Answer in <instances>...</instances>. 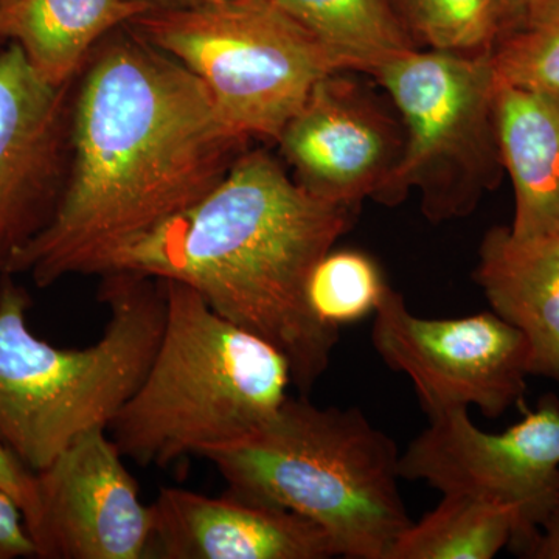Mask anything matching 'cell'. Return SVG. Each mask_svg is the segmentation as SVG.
<instances>
[{
	"label": "cell",
	"instance_id": "obj_1",
	"mask_svg": "<svg viewBox=\"0 0 559 559\" xmlns=\"http://www.w3.org/2000/svg\"><path fill=\"white\" fill-rule=\"evenodd\" d=\"M248 142L197 75L124 25L106 36L73 100L57 209L7 274L38 288L98 274L117 249L216 189Z\"/></svg>",
	"mask_w": 559,
	"mask_h": 559
},
{
	"label": "cell",
	"instance_id": "obj_2",
	"mask_svg": "<svg viewBox=\"0 0 559 559\" xmlns=\"http://www.w3.org/2000/svg\"><path fill=\"white\" fill-rule=\"evenodd\" d=\"M353 215L355 207L308 193L266 151L246 150L207 197L117 249L98 275L190 286L221 318L278 348L307 395L340 342V331L312 314L308 278Z\"/></svg>",
	"mask_w": 559,
	"mask_h": 559
},
{
	"label": "cell",
	"instance_id": "obj_3",
	"mask_svg": "<svg viewBox=\"0 0 559 559\" xmlns=\"http://www.w3.org/2000/svg\"><path fill=\"white\" fill-rule=\"evenodd\" d=\"M109 319L86 348H58L32 333V299L13 275L0 278V443L33 473L79 437L108 429L145 378L165 323L162 280L103 274Z\"/></svg>",
	"mask_w": 559,
	"mask_h": 559
},
{
	"label": "cell",
	"instance_id": "obj_4",
	"mask_svg": "<svg viewBox=\"0 0 559 559\" xmlns=\"http://www.w3.org/2000/svg\"><path fill=\"white\" fill-rule=\"evenodd\" d=\"M400 451L358 407L288 396L245 439L209 460L237 498L278 507L322 528L340 557L388 559L412 524L400 492Z\"/></svg>",
	"mask_w": 559,
	"mask_h": 559
},
{
	"label": "cell",
	"instance_id": "obj_5",
	"mask_svg": "<svg viewBox=\"0 0 559 559\" xmlns=\"http://www.w3.org/2000/svg\"><path fill=\"white\" fill-rule=\"evenodd\" d=\"M165 323L138 390L109 433L124 459L167 468L189 455L245 439L288 399L289 360L221 318L201 294L162 280Z\"/></svg>",
	"mask_w": 559,
	"mask_h": 559
},
{
	"label": "cell",
	"instance_id": "obj_6",
	"mask_svg": "<svg viewBox=\"0 0 559 559\" xmlns=\"http://www.w3.org/2000/svg\"><path fill=\"white\" fill-rule=\"evenodd\" d=\"M127 25L197 75L219 119L242 139L277 143L312 87L345 72L277 0L145 11Z\"/></svg>",
	"mask_w": 559,
	"mask_h": 559
},
{
	"label": "cell",
	"instance_id": "obj_7",
	"mask_svg": "<svg viewBox=\"0 0 559 559\" xmlns=\"http://www.w3.org/2000/svg\"><path fill=\"white\" fill-rule=\"evenodd\" d=\"M371 75L399 110L403 157L374 201L396 205L411 190L432 223L463 218L502 178L491 51L411 50Z\"/></svg>",
	"mask_w": 559,
	"mask_h": 559
},
{
	"label": "cell",
	"instance_id": "obj_8",
	"mask_svg": "<svg viewBox=\"0 0 559 559\" xmlns=\"http://www.w3.org/2000/svg\"><path fill=\"white\" fill-rule=\"evenodd\" d=\"M399 473L441 495L473 496L516 510L520 533L511 550L525 557L559 509V400L544 395L535 411L499 433L477 428L468 409L432 415L428 429L400 455Z\"/></svg>",
	"mask_w": 559,
	"mask_h": 559
},
{
	"label": "cell",
	"instance_id": "obj_9",
	"mask_svg": "<svg viewBox=\"0 0 559 559\" xmlns=\"http://www.w3.org/2000/svg\"><path fill=\"white\" fill-rule=\"evenodd\" d=\"M371 345L390 370L407 374L428 417L477 409L489 419L524 403L528 342L492 311L428 319L390 286L373 314Z\"/></svg>",
	"mask_w": 559,
	"mask_h": 559
},
{
	"label": "cell",
	"instance_id": "obj_10",
	"mask_svg": "<svg viewBox=\"0 0 559 559\" xmlns=\"http://www.w3.org/2000/svg\"><path fill=\"white\" fill-rule=\"evenodd\" d=\"M31 525L40 559H148L153 506L108 429L84 433L36 473Z\"/></svg>",
	"mask_w": 559,
	"mask_h": 559
},
{
	"label": "cell",
	"instance_id": "obj_11",
	"mask_svg": "<svg viewBox=\"0 0 559 559\" xmlns=\"http://www.w3.org/2000/svg\"><path fill=\"white\" fill-rule=\"evenodd\" d=\"M72 84L40 79L16 44L0 50V278L60 201L70 160Z\"/></svg>",
	"mask_w": 559,
	"mask_h": 559
},
{
	"label": "cell",
	"instance_id": "obj_12",
	"mask_svg": "<svg viewBox=\"0 0 559 559\" xmlns=\"http://www.w3.org/2000/svg\"><path fill=\"white\" fill-rule=\"evenodd\" d=\"M334 72L277 140L294 179L331 204L356 207L378 197L403 157L406 132L370 92Z\"/></svg>",
	"mask_w": 559,
	"mask_h": 559
},
{
	"label": "cell",
	"instance_id": "obj_13",
	"mask_svg": "<svg viewBox=\"0 0 559 559\" xmlns=\"http://www.w3.org/2000/svg\"><path fill=\"white\" fill-rule=\"evenodd\" d=\"M148 559H329L330 536L293 511L224 492L165 487L153 503Z\"/></svg>",
	"mask_w": 559,
	"mask_h": 559
},
{
	"label": "cell",
	"instance_id": "obj_14",
	"mask_svg": "<svg viewBox=\"0 0 559 559\" xmlns=\"http://www.w3.org/2000/svg\"><path fill=\"white\" fill-rule=\"evenodd\" d=\"M473 278L491 311L528 342L532 377L559 385V235L521 238L492 227Z\"/></svg>",
	"mask_w": 559,
	"mask_h": 559
},
{
	"label": "cell",
	"instance_id": "obj_15",
	"mask_svg": "<svg viewBox=\"0 0 559 559\" xmlns=\"http://www.w3.org/2000/svg\"><path fill=\"white\" fill-rule=\"evenodd\" d=\"M496 127L514 190L516 237L559 235V91L498 83Z\"/></svg>",
	"mask_w": 559,
	"mask_h": 559
},
{
	"label": "cell",
	"instance_id": "obj_16",
	"mask_svg": "<svg viewBox=\"0 0 559 559\" xmlns=\"http://www.w3.org/2000/svg\"><path fill=\"white\" fill-rule=\"evenodd\" d=\"M142 13L131 0H0V38L16 44L40 79L64 86L100 40Z\"/></svg>",
	"mask_w": 559,
	"mask_h": 559
},
{
	"label": "cell",
	"instance_id": "obj_17",
	"mask_svg": "<svg viewBox=\"0 0 559 559\" xmlns=\"http://www.w3.org/2000/svg\"><path fill=\"white\" fill-rule=\"evenodd\" d=\"M341 62L345 72L371 73L418 49L392 0H277Z\"/></svg>",
	"mask_w": 559,
	"mask_h": 559
},
{
	"label": "cell",
	"instance_id": "obj_18",
	"mask_svg": "<svg viewBox=\"0 0 559 559\" xmlns=\"http://www.w3.org/2000/svg\"><path fill=\"white\" fill-rule=\"evenodd\" d=\"M520 514L511 507L466 495H443L439 506L412 522L388 559H491L511 547Z\"/></svg>",
	"mask_w": 559,
	"mask_h": 559
},
{
	"label": "cell",
	"instance_id": "obj_19",
	"mask_svg": "<svg viewBox=\"0 0 559 559\" xmlns=\"http://www.w3.org/2000/svg\"><path fill=\"white\" fill-rule=\"evenodd\" d=\"M499 84L559 91V0H527L491 49Z\"/></svg>",
	"mask_w": 559,
	"mask_h": 559
},
{
	"label": "cell",
	"instance_id": "obj_20",
	"mask_svg": "<svg viewBox=\"0 0 559 559\" xmlns=\"http://www.w3.org/2000/svg\"><path fill=\"white\" fill-rule=\"evenodd\" d=\"M390 285L378 261L356 249H331L312 270L307 300L322 325L340 331L373 316Z\"/></svg>",
	"mask_w": 559,
	"mask_h": 559
},
{
	"label": "cell",
	"instance_id": "obj_21",
	"mask_svg": "<svg viewBox=\"0 0 559 559\" xmlns=\"http://www.w3.org/2000/svg\"><path fill=\"white\" fill-rule=\"evenodd\" d=\"M415 46L455 53L491 51L506 25L502 0H392Z\"/></svg>",
	"mask_w": 559,
	"mask_h": 559
},
{
	"label": "cell",
	"instance_id": "obj_22",
	"mask_svg": "<svg viewBox=\"0 0 559 559\" xmlns=\"http://www.w3.org/2000/svg\"><path fill=\"white\" fill-rule=\"evenodd\" d=\"M0 489L16 500L24 513L27 527L38 513V480L36 473L28 469L16 455L0 443ZM31 532V530H28Z\"/></svg>",
	"mask_w": 559,
	"mask_h": 559
},
{
	"label": "cell",
	"instance_id": "obj_23",
	"mask_svg": "<svg viewBox=\"0 0 559 559\" xmlns=\"http://www.w3.org/2000/svg\"><path fill=\"white\" fill-rule=\"evenodd\" d=\"M35 540L24 513L9 492L0 489V559L36 558Z\"/></svg>",
	"mask_w": 559,
	"mask_h": 559
},
{
	"label": "cell",
	"instance_id": "obj_24",
	"mask_svg": "<svg viewBox=\"0 0 559 559\" xmlns=\"http://www.w3.org/2000/svg\"><path fill=\"white\" fill-rule=\"evenodd\" d=\"M524 558L559 559V510L540 530Z\"/></svg>",
	"mask_w": 559,
	"mask_h": 559
},
{
	"label": "cell",
	"instance_id": "obj_25",
	"mask_svg": "<svg viewBox=\"0 0 559 559\" xmlns=\"http://www.w3.org/2000/svg\"><path fill=\"white\" fill-rule=\"evenodd\" d=\"M131 2L143 7L145 11H175L194 9L213 0H131Z\"/></svg>",
	"mask_w": 559,
	"mask_h": 559
},
{
	"label": "cell",
	"instance_id": "obj_26",
	"mask_svg": "<svg viewBox=\"0 0 559 559\" xmlns=\"http://www.w3.org/2000/svg\"><path fill=\"white\" fill-rule=\"evenodd\" d=\"M503 9H506V24L510 20H513L518 13L522 10V7L527 3V0H502Z\"/></svg>",
	"mask_w": 559,
	"mask_h": 559
},
{
	"label": "cell",
	"instance_id": "obj_27",
	"mask_svg": "<svg viewBox=\"0 0 559 559\" xmlns=\"http://www.w3.org/2000/svg\"><path fill=\"white\" fill-rule=\"evenodd\" d=\"M0 44H3V40H2V38H0Z\"/></svg>",
	"mask_w": 559,
	"mask_h": 559
},
{
	"label": "cell",
	"instance_id": "obj_28",
	"mask_svg": "<svg viewBox=\"0 0 559 559\" xmlns=\"http://www.w3.org/2000/svg\"><path fill=\"white\" fill-rule=\"evenodd\" d=\"M559 510V509H558Z\"/></svg>",
	"mask_w": 559,
	"mask_h": 559
}]
</instances>
